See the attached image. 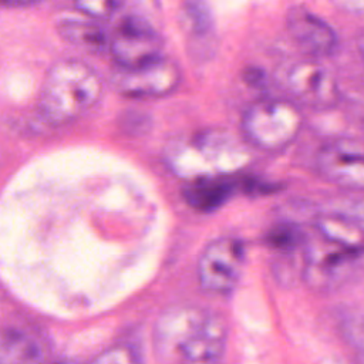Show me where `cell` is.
I'll list each match as a JSON object with an SVG mask.
<instances>
[{"label": "cell", "instance_id": "obj_14", "mask_svg": "<svg viewBox=\"0 0 364 364\" xmlns=\"http://www.w3.org/2000/svg\"><path fill=\"white\" fill-rule=\"evenodd\" d=\"M181 27L193 41H208L213 31V18L205 0H183L179 9Z\"/></svg>", "mask_w": 364, "mask_h": 364}, {"label": "cell", "instance_id": "obj_16", "mask_svg": "<svg viewBox=\"0 0 364 364\" xmlns=\"http://www.w3.org/2000/svg\"><path fill=\"white\" fill-rule=\"evenodd\" d=\"M264 242L274 250L291 252L304 243V235L296 225L283 223L270 229Z\"/></svg>", "mask_w": 364, "mask_h": 364}, {"label": "cell", "instance_id": "obj_13", "mask_svg": "<svg viewBox=\"0 0 364 364\" xmlns=\"http://www.w3.org/2000/svg\"><path fill=\"white\" fill-rule=\"evenodd\" d=\"M41 360V347L27 333L17 328L0 330V364L38 363Z\"/></svg>", "mask_w": 364, "mask_h": 364}, {"label": "cell", "instance_id": "obj_12", "mask_svg": "<svg viewBox=\"0 0 364 364\" xmlns=\"http://www.w3.org/2000/svg\"><path fill=\"white\" fill-rule=\"evenodd\" d=\"M232 191L233 186L228 181L205 176L192 181L183 189V196L192 208L208 212L223 205L230 196Z\"/></svg>", "mask_w": 364, "mask_h": 364}, {"label": "cell", "instance_id": "obj_10", "mask_svg": "<svg viewBox=\"0 0 364 364\" xmlns=\"http://www.w3.org/2000/svg\"><path fill=\"white\" fill-rule=\"evenodd\" d=\"M286 27L296 46L311 58L328 57L338 47L336 31L303 6H293L287 10Z\"/></svg>", "mask_w": 364, "mask_h": 364}, {"label": "cell", "instance_id": "obj_8", "mask_svg": "<svg viewBox=\"0 0 364 364\" xmlns=\"http://www.w3.org/2000/svg\"><path fill=\"white\" fill-rule=\"evenodd\" d=\"M316 168L328 182L346 189L364 186V154L361 139L340 136L327 141L317 152Z\"/></svg>", "mask_w": 364, "mask_h": 364}, {"label": "cell", "instance_id": "obj_17", "mask_svg": "<svg viewBox=\"0 0 364 364\" xmlns=\"http://www.w3.org/2000/svg\"><path fill=\"white\" fill-rule=\"evenodd\" d=\"M94 361L97 363H136L139 361L138 351L129 344H117L100 353Z\"/></svg>", "mask_w": 364, "mask_h": 364}, {"label": "cell", "instance_id": "obj_18", "mask_svg": "<svg viewBox=\"0 0 364 364\" xmlns=\"http://www.w3.org/2000/svg\"><path fill=\"white\" fill-rule=\"evenodd\" d=\"M77 7L90 17L107 18L114 13L118 0H74Z\"/></svg>", "mask_w": 364, "mask_h": 364}, {"label": "cell", "instance_id": "obj_3", "mask_svg": "<svg viewBox=\"0 0 364 364\" xmlns=\"http://www.w3.org/2000/svg\"><path fill=\"white\" fill-rule=\"evenodd\" d=\"M159 10L158 0L117 1L118 18L108 43L117 67H138L162 55L164 40L155 23Z\"/></svg>", "mask_w": 364, "mask_h": 364}, {"label": "cell", "instance_id": "obj_19", "mask_svg": "<svg viewBox=\"0 0 364 364\" xmlns=\"http://www.w3.org/2000/svg\"><path fill=\"white\" fill-rule=\"evenodd\" d=\"M38 0H0V4L4 6H28L37 3Z\"/></svg>", "mask_w": 364, "mask_h": 364}, {"label": "cell", "instance_id": "obj_15", "mask_svg": "<svg viewBox=\"0 0 364 364\" xmlns=\"http://www.w3.org/2000/svg\"><path fill=\"white\" fill-rule=\"evenodd\" d=\"M316 230L328 239L347 246L363 249L361 222L344 215H324L317 220Z\"/></svg>", "mask_w": 364, "mask_h": 364}, {"label": "cell", "instance_id": "obj_5", "mask_svg": "<svg viewBox=\"0 0 364 364\" xmlns=\"http://www.w3.org/2000/svg\"><path fill=\"white\" fill-rule=\"evenodd\" d=\"M301 276L317 293L340 289L357 272L363 249H355L328 239L317 230L303 243Z\"/></svg>", "mask_w": 364, "mask_h": 364}, {"label": "cell", "instance_id": "obj_4", "mask_svg": "<svg viewBox=\"0 0 364 364\" xmlns=\"http://www.w3.org/2000/svg\"><path fill=\"white\" fill-rule=\"evenodd\" d=\"M303 114L284 98H260L242 115L243 136L256 148L274 152L289 146L300 134Z\"/></svg>", "mask_w": 364, "mask_h": 364}, {"label": "cell", "instance_id": "obj_9", "mask_svg": "<svg viewBox=\"0 0 364 364\" xmlns=\"http://www.w3.org/2000/svg\"><path fill=\"white\" fill-rule=\"evenodd\" d=\"M286 84L296 101L313 109H330L341 97L336 77L316 60L296 63L287 73Z\"/></svg>", "mask_w": 364, "mask_h": 364}, {"label": "cell", "instance_id": "obj_1", "mask_svg": "<svg viewBox=\"0 0 364 364\" xmlns=\"http://www.w3.org/2000/svg\"><path fill=\"white\" fill-rule=\"evenodd\" d=\"M154 340L164 360L215 363L225 354L228 326L219 314L205 309L172 307L158 318Z\"/></svg>", "mask_w": 364, "mask_h": 364}, {"label": "cell", "instance_id": "obj_7", "mask_svg": "<svg viewBox=\"0 0 364 364\" xmlns=\"http://www.w3.org/2000/svg\"><path fill=\"white\" fill-rule=\"evenodd\" d=\"M182 81L179 65L164 55L146 64L117 67L111 75L115 90L132 98H158L173 92Z\"/></svg>", "mask_w": 364, "mask_h": 364}, {"label": "cell", "instance_id": "obj_6", "mask_svg": "<svg viewBox=\"0 0 364 364\" xmlns=\"http://www.w3.org/2000/svg\"><path fill=\"white\" fill-rule=\"evenodd\" d=\"M245 264V246L236 237L209 242L198 259V280L203 290L226 294L235 289Z\"/></svg>", "mask_w": 364, "mask_h": 364}, {"label": "cell", "instance_id": "obj_11", "mask_svg": "<svg viewBox=\"0 0 364 364\" xmlns=\"http://www.w3.org/2000/svg\"><path fill=\"white\" fill-rule=\"evenodd\" d=\"M58 33L65 41L90 54H100L108 47L104 30L90 20H61Z\"/></svg>", "mask_w": 364, "mask_h": 364}, {"label": "cell", "instance_id": "obj_2", "mask_svg": "<svg viewBox=\"0 0 364 364\" xmlns=\"http://www.w3.org/2000/svg\"><path fill=\"white\" fill-rule=\"evenodd\" d=\"M102 97L100 74L81 60H60L47 71L38 97L41 117L53 125L77 121Z\"/></svg>", "mask_w": 364, "mask_h": 364}]
</instances>
